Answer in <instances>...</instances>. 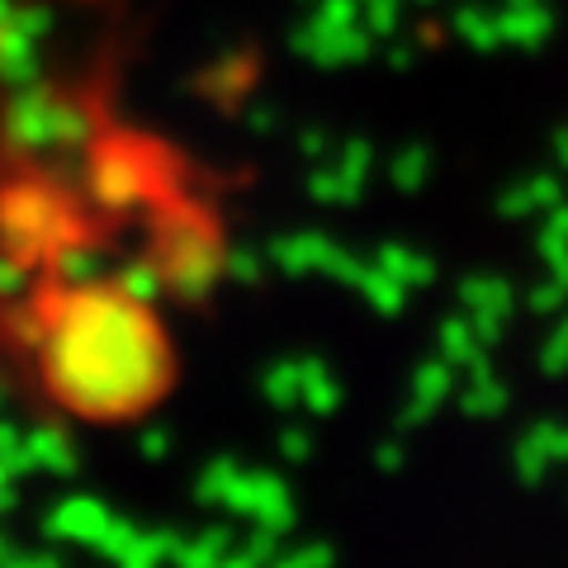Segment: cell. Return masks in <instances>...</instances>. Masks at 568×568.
<instances>
[{
	"label": "cell",
	"mask_w": 568,
	"mask_h": 568,
	"mask_svg": "<svg viewBox=\"0 0 568 568\" xmlns=\"http://www.w3.org/2000/svg\"><path fill=\"white\" fill-rule=\"evenodd\" d=\"M43 379L81 417H129L156 398L166 346L152 313L119 290H85L48 317Z\"/></svg>",
	"instance_id": "1"
}]
</instances>
